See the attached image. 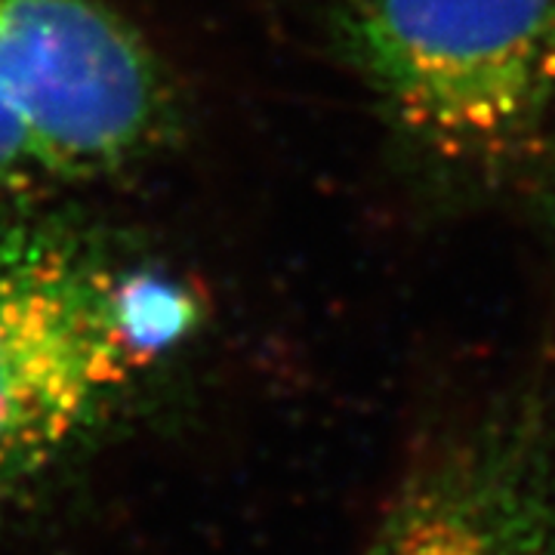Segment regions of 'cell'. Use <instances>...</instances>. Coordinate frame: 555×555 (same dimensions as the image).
<instances>
[{"mask_svg":"<svg viewBox=\"0 0 555 555\" xmlns=\"http://www.w3.org/2000/svg\"><path fill=\"white\" fill-rule=\"evenodd\" d=\"M195 294L56 219L0 222V506L195 334Z\"/></svg>","mask_w":555,"mask_h":555,"instance_id":"cell-1","label":"cell"},{"mask_svg":"<svg viewBox=\"0 0 555 555\" xmlns=\"http://www.w3.org/2000/svg\"><path fill=\"white\" fill-rule=\"evenodd\" d=\"M31 179L62 177L47 149L20 118V112L0 93V185H20Z\"/></svg>","mask_w":555,"mask_h":555,"instance_id":"cell-5","label":"cell"},{"mask_svg":"<svg viewBox=\"0 0 555 555\" xmlns=\"http://www.w3.org/2000/svg\"><path fill=\"white\" fill-rule=\"evenodd\" d=\"M358 75L420 158L473 182L540 152L555 112V0H356Z\"/></svg>","mask_w":555,"mask_h":555,"instance_id":"cell-2","label":"cell"},{"mask_svg":"<svg viewBox=\"0 0 555 555\" xmlns=\"http://www.w3.org/2000/svg\"><path fill=\"white\" fill-rule=\"evenodd\" d=\"M0 93L62 179L137 160L170 115L152 50L100 0H0Z\"/></svg>","mask_w":555,"mask_h":555,"instance_id":"cell-3","label":"cell"},{"mask_svg":"<svg viewBox=\"0 0 555 555\" xmlns=\"http://www.w3.org/2000/svg\"><path fill=\"white\" fill-rule=\"evenodd\" d=\"M361 555H555V416L518 392L408 469Z\"/></svg>","mask_w":555,"mask_h":555,"instance_id":"cell-4","label":"cell"}]
</instances>
